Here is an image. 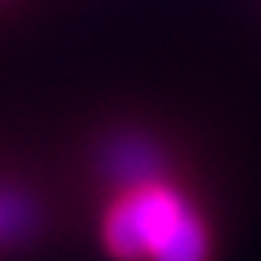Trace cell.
Returning <instances> with one entry per match:
<instances>
[{
  "mask_svg": "<svg viewBox=\"0 0 261 261\" xmlns=\"http://www.w3.org/2000/svg\"><path fill=\"white\" fill-rule=\"evenodd\" d=\"M23 225H27L23 199H16L10 193H0V239H10V235L23 232Z\"/></svg>",
  "mask_w": 261,
  "mask_h": 261,
  "instance_id": "2",
  "label": "cell"
},
{
  "mask_svg": "<svg viewBox=\"0 0 261 261\" xmlns=\"http://www.w3.org/2000/svg\"><path fill=\"white\" fill-rule=\"evenodd\" d=\"M108 248L121 258L153 261H206V232L173 193L153 183H137L108 222Z\"/></svg>",
  "mask_w": 261,
  "mask_h": 261,
  "instance_id": "1",
  "label": "cell"
}]
</instances>
